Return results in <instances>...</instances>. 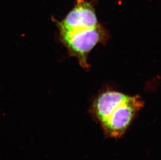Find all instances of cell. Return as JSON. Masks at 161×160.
<instances>
[{
    "instance_id": "6da1fadb",
    "label": "cell",
    "mask_w": 161,
    "mask_h": 160,
    "mask_svg": "<svg viewBox=\"0 0 161 160\" xmlns=\"http://www.w3.org/2000/svg\"><path fill=\"white\" fill-rule=\"evenodd\" d=\"M58 26L62 42L82 67L88 68L90 52L108 38L93 5L87 0H76L74 8Z\"/></svg>"
},
{
    "instance_id": "7a4b0ae2",
    "label": "cell",
    "mask_w": 161,
    "mask_h": 160,
    "mask_svg": "<svg viewBox=\"0 0 161 160\" xmlns=\"http://www.w3.org/2000/svg\"><path fill=\"white\" fill-rule=\"evenodd\" d=\"M143 106L139 96L107 91L97 97L91 113L108 137L118 138L125 134Z\"/></svg>"
}]
</instances>
